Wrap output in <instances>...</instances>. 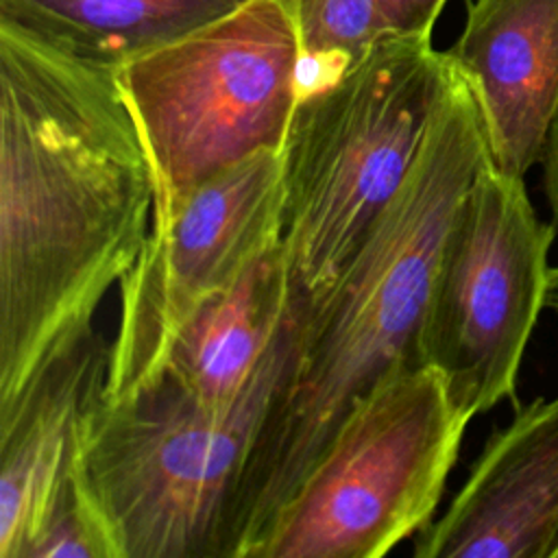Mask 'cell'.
I'll list each match as a JSON object with an SVG mask.
<instances>
[{"label": "cell", "instance_id": "obj_1", "mask_svg": "<svg viewBox=\"0 0 558 558\" xmlns=\"http://www.w3.org/2000/svg\"><path fill=\"white\" fill-rule=\"evenodd\" d=\"M153 205L116 63L0 13V410L94 327L146 244Z\"/></svg>", "mask_w": 558, "mask_h": 558}, {"label": "cell", "instance_id": "obj_2", "mask_svg": "<svg viewBox=\"0 0 558 558\" xmlns=\"http://www.w3.org/2000/svg\"><path fill=\"white\" fill-rule=\"evenodd\" d=\"M486 163L482 109L451 57L447 87L410 177L357 253L305 305L290 366L231 501L227 558H253L349 410L392 371L421 364L418 340L440 248Z\"/></svg>", "mask_w": 558, "mask_h": 558}, {"label": "cell", "instance_id": "obj_3", "mask_svg": "<svg viewBox=\"0 0 558 558\" xmlns=\"http://www.w3.org/2000/svg\"><path fill=\"white\" fill-rule=\"evenodd\" d=\"M305 305L294 292L277 342L233 403H207L163 373L118 399L100 390L92 401L78 466L122 558H227L231 501Z\"/></svg>", "mask_w": 558, "mask_h": 558}, {"label": "cell", "instance_id": "obj_4", "mask_svg": "<svg viewBox=\"0 0 558 558\" xmlns=\"http://www.w3.org/2000/svg\"><path fill=\"white\" fill-rule=\"evenodd\" d=\"M449 72L432 35H390L299 98L281 146V246L296 294L314 301L397 198Z\"/></svg>", "mask_w": 558, "mask_h": 558}, {"label": "cell", "instance_id": "obj_5", "mask_svg": "<svg viewBox=\"0 0 558 558\" xmlns=\"http://www.w3.org/2000/svg\"><path fill=\"white\" fill-rule=\"evenodd\" d=\"M116 70L153 172V225L218 172L281 150L301 98L294 0H240Z\"/></svg>", "mask_w": 558, "mask_h": 558}, {"label": "cell", "instance_id": "obj_6", "mask_svg": "<svg viewBox=\"0 0 558 558\" xmlns=\"http://www.w3.org/2000/svg\"><path fill=\"white\" fill-rule=\"evenodd\" d=\"M471 416L427 364L362 397L266 527L253 558H379L425 530Z\"/></svg>", "mask_w": 558, "mask_h": 558}, {"label": "cell", "instance_id": "obj_7", "mask_svg": "<svg viewBox=\"0 0 558 558\" xmlns=\"http://www.w3.org/2000/svg\"><path fill=\"white\" fill-rule=\"evenodd\" d=\"M556 235L523 177L486 163L447 229L418 340L421 364L434 366L471 418L517 401L521 360L549 292Z\"/></svg>", "mask_w": 558, "mask_h": 558}, {"label": "cell", "instance_id": "obj_8", "mask_svg": "<svg viewBox=\"0 0 558 558\" xmlns=\"http://www.w3.org/2000/svg\"><path fill=\"white\" fill-rule=\"evenodd\" d=\"M281 150H262L201 183L150 225L120 281L102 399L157 375L181 325L281 240Z\"/></svg>", "mask_w": 558, "mask_h": 558}, {"label": "cell", "instance_id": "obj_9", "mask_svg": "<svg viewBox=\"0 0 558 558\" xmlns=\"http://www.w3.org/2000/svg\"><path fill=\"white\" fill-rule=\"evenodd\" d=\"M558 395L514 403L449 508L418 532L416 558H554Z\"/></svg>", "mask_w": 558, "mask_h": 558}, {"label": "cell", "instance_id": "obj_10", "mask_svg": "<svg viewBox=\"0 0 558 558\" xmlns=\"http://www.w3.org/2000/svg\"><path fill=\"white\" fill-rule=\"evenodd\" d=\"M447 50L477 96L490 163L525 177L558 118V0H466Z\"/></svg>", "mask_w": 558, "mask_h": 558}, {"label": "cell", "instance_id": "obj_11", "mask_svg": "<svg viewBox=\"0 0 558 558\" xmlns=\"http://www.w3.org/2000/svg\"><path fill=\"white\" fill-rule=\"evenodd\" d=\"M109 344L87 329L52 351L0 410V558H22L72 471L87 408L107 379Z\"/></svg>", "mask_w": 558, "mask_h": 558}, {"label": "cell", "instance_id": "obj_12", "mask_svg": "<svg viewBox=\"0 0 558 558\" xmlns=\"http://www.w3.org/2000/svg\"><path fill=\"white\" fill-rule=\"evenodd\" d=\"M292 296L279 240L181 325L157 375L172 377L207 403H233L277 342Z\"/></svg>", "mask_w": 558, "mask_h": 558}, {"label": "cell", "instance_id": "obj_13", "mask_svg": "<svg viewBox=\"0 0 558 558\" xmlns=\"http://www.w3.org/2000/svg\"><path fill=\"white\" fill-rule=\"evenodd\" d=\"M240 0H0L11 15L74 50L120 63Z\"/></svg>", "mask_w": 558, "mask_h": 558}, {"label": "cell", "instance_id": "obj_14", "mask_svg": "<svg viewBox=\"0 0 558 558\" xmlns=\"http://www.w3.org/2000/svg\"><path fill=\"white\" fill-rule=\"evenodd\" d=\"M301 96L333 81L388 35L377 0H294Z\"/></svg>", "mask_w": 558, "mask_h": 558}, {"label": "cell", "instance_id": "obj_15", "mask_svg": "<svg viewBox=\"0 0 558 558\" xmlns=\"http://www.w3.org/2000/svg\"><path fill=\"white\" fill-rule=\"evenodd\" d=\"M22 558H122L111 525L81 473L78 456Z\"/></svg>", "mask_w": 558, "mask_h": 558}, {"label": "cell", "instance_id": "obj_16", "mask_svg": "<svg viewBox=\"0 0 558 558\" xmlns=\"http://www.w3.org/2000/svg\"><path fill=\"white\" fill-rule=\"evenodd\" d=\"M388 35H434L447 0H377Z\"/></svg>", "mask_w": 558, "mask_h": 558}, {"label": "cell", "instance_id": "obj_17", "mask_svg": "<svg viewBox=\"0 0 558 558\" xmlns=\"http://www.w3.org/2000/svg\"><path fill=\"white\" fill-rule=\"evenodd\" d=\"M541 166H543V192H545L547 209H549L551 222L558 231V118L551 126L549 142H547L545 157H543Z\"/></svg>", "mask_w": 558, "mask_h": 558}, {"label": "cell", "instance_id": "obj_18", "mask_svg": "<svg viewBox=\"0 0 558 558\" xmlns=\"http://www.w3.org/2000/svg\"><path fill=\"white\" fill-rule=\"evenodd\" d=\"M547 307L556 314L558 318V266H551L549 275V292H547Z\"/></svg>", "mask_w": 558, "mask_h": 558}, {"label": "cell", "instance_id": "obj_19", "mask_svg": "<svg viewBox=\"0 0 558 558\" xmlns=\"http://www.w3.org/2000/svg\"><path fill=\"white\" fill-rule=\"evenodd\" d=\"M554 558H558V549H556V554H554Z\"/></svg>", "mask_w": 558, "mask_h": 558}]
</instances>
